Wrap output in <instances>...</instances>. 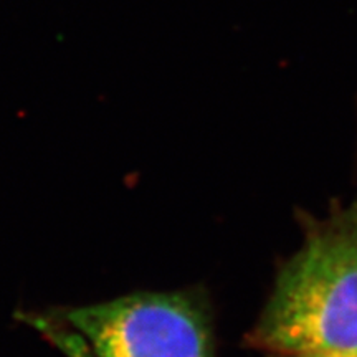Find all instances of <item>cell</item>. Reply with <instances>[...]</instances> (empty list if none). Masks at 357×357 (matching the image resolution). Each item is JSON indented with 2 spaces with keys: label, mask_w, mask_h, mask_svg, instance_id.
I'll use <instances>...</instances> for the list:
<instances>
[{
  "label": "cell",
  "mask_w": 357,
  "mask_h": 357,
  "mask_svg": "<svg viewBox=\"0 0 357 357\" xmlns=\"http://www.w3.org/2000/svg\"><path fill=\"white\" fill-rule=\"evenodd\" d=\"M68 357H213L207 310L190 293H134L37 316Z\"/></svg>",
  "instance_id": "2"
},
{
  "label": "cell",
  "mask_w": 357,
  "mask_h": 357,
  "mask_svg": "<svg viewBox=\"0 0 357 357\" xmlns=\"http://www.w3.org/2000/svg\"><path fill=\"white\" fill-rule=\"evenodd\" d=\"M280 357L357 354V208L307 230L252 334Z\"/></svg>",
  "instance_id": "1"
},
{
  "label": "cell",
  "mask_w": 357,
  "mask_h": 357,
  "mask_svg": "<svg viewBox=\"0 0 357 357\" xmlns=\"http://www.w3.org/2000/svg\"><path fill=\"white\" fill-rule=\"evenodd\" d=\"M291 357H357V354H346V356H291Z\"/></svg>",
  "instance_id": "3"
}]
</instances>
